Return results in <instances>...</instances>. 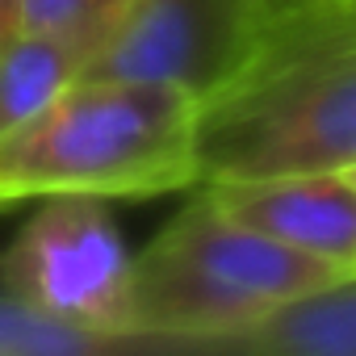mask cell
Instances as JSON below:
<instances>
[{"instance_id":"1","label":"cell","mask_w":356,"mask_h":356,"mask_svg":"<svg viewBox=\"0 0 356 356\" xmlns=\"http://www.w3.org/2000/svg\"><path fill=\"white\" fill-rule=\"evenodd\" d=\"M356 163V0L260 26L248 63L197 109V185Z\"/></svg>"},{"instance_id":"2","label":"cell","mask_w":356,"mask_h":356,"mask_svg":"<svg viewBox=\"0 0 356 356\" xmlns=\"http://www.w3.org/2000/svg\"><path fill=\"white\" fill-rule=\"evenodd\" d=\"M197 101L163 84L76 80L0 134V206L30 197H163L197 189Z\"/></svg>"},{"instance_id":"3","label":"cell","mask_w":356,"mask_h":356,"mask_svg":"<svg viewBox=\"0 0 356 356\" xmlns=\"http://www.w3.org/2000/svg\"><path fill=\"white\" fill-rule=\"evenodd\" d=\"M335 277L348 273L227 218L197 185L193 202L130 256L126 327L176 343L181 356H231L273 306Z\"/></svg>"},{"instance_id":"4","label":"cell","mask_w":356,"mask_h":356,"mask_svg":"<svg viewBox=\"0 0 356 356\" xmlns=\"http://www.w3.org/2000/svg\"><path fill=\"white\" fill-rule=\"evenodd\" d=\"M5 293L97 331H126L130 252L101 197H42V210L0 256Z\"/></svg>"},{"instance_id":"5","label":"cell","mask_w":356,"mask_h":356,"mask_svg":"<svg viewBox=\"0 0 356 356\" xmlns=\"http://www.w3.org/2000/svg\"><path fill=\"white\" fill-rule=\"evenodd\" d=\"M260 26L252 0H126L80 80L163 84L202 105L248 63Z\"/></svg>"},{"instance_id":"6","label":"cell","mask_w":356,"mask_h":356,"mask_svg":"<svg viewBox=\"0 0 356 356\" xmlns=\"http://www.w3.org/2000/svg\"><path fill=\"white\" fill-rule=\"evenodd\" d=\"M202 189L227 218L293 252L356 273V185L348 172H289L256 176V181H218Z\"/></svg>"},{"instance_id":"7","label":"cell","mask_w":356,"mask_h":356,"mask_svg":"<svg viewBox=\"0 0 356 356\" xmlns=\"http://www.w3.org/2000/svg\"><path fill=\"white\" fill-rule=\"evenodd\" d=\"M235 352L356 356V273L335 277L318 289H306V293L273 306L260 323H252L231 343V356Z\"/></svg>"},{"instance_id":"8","label":"cell","mask_w":356,"mask_h":356,"mask_svg":"<svg viewBox=\"0 0 356 356\" xmlns=\"http://www.w3.org/2000/svg\"><path fill=\"white\" fill-rule=\"evenodd\" d=\"M88 63V51L59 34L17 30L0 42V134L22 126L67 92Z\"/></svg>"},{"instance_id":"9","label":"cell","mask_w":356,"mask_h":356,"mask_svg":"<svg viewBox=\"0 0 356 356\" xmlns=\"http://www.w3.org/2000/svg\"><path fill=\"white\" fill-rule=\"evenodd\" d=\"M0 356H181V348L155 335L80 327L0 293Z\"/></svg>"},{"instance_id":"10","label":"cell","mask_w":356,"mask_h":356,"mask_svg":"<svg viewBox=\"0 0 356 356\" xmlns=\"http://www.w3.org/2000/svg\"><path fill=\"white\" fill-rule=\"evenodd\" d=\"M122 5L126 0H22V30L72 38L92 55L118 22Z\"/></svg>"},{"instance_id":"11","label":"cell","mask_w":356,"mask_h":356,"mask_svg":"<svg viewBox=\"0 0 356 356\" xmlns=\"http://www.w3.org/2000/svg\"><path fill=\"white\" fill-rule=\"evenodd\" d=\"M22 30V0H0V42Z\"/></svg>"},{"instance_id":"12","label":"cell","mask_w":356,"mask_h":356,"mask_svg":"<svg viewBox=\"0 0 356 356\" xmlns=\"http://www.w3.org/2000/svg\"><path fill=\"white\" fill-rule=\"evenodd\" d=\"M252 5H256V9H260V17L268 22V17H277V13H289V9L306 5V0H252Z\"/></svg>"},{"instance_id":"13","label":"cell","mask_w":356,"mask_h":356,"mask_svg":"<svg viewBox=\"0 0 356 356\" xmlns=\"http://www.w3.org/2000/svg\"><path fill=\"white\" fill-rule=\"evenodd\" d=\"M348 176H352V185H356V163H352V168H348Z\"/></svg>"}]
</instances>
